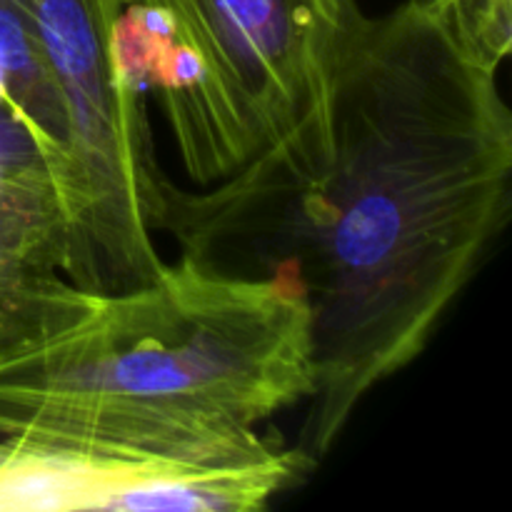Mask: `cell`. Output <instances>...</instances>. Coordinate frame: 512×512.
Wrapping results in <instances>:
<instances>
[{
    "instance_id": "cell-1",
    "label": "cell",
    "mask_w": 512,
    "mask_h": 512,
    "mask_svg": "<svg viewBox=\"0 0 512 512\" xmlns=\"http://www.w3.org/2000/svg\"><path fill=\"white\" fill-rule=\"evenodd\" d=\"M510 45L483 0H408L370 18L345 60L313 170L270 188L165 185L160 233L185 258L298 273L315 353L298 450L315 463L425 353L508 223Z\"/></svg>"
},
{
    "instance_id": "cell-2",
    "label": "cell",
    "mask_w": 512,
    "mask_h": 512,
    "mask_svg": "<svg viewBox=\"0 0 512 512\" xmlns=\"http://www.w3.org/2000/svg\"><path fill=\"white\" fill-rule=\"evenodd\" d=\"M315 390L293 265L240 275L180 255L123 293L55 270L0 280V445L218 463Z\"/></svg>"
},
{
    "instance_id": "cell-3",
    "label": "cell",
    "mask_w": 512,
    "mask_h": 512,
    "mask_svg": "<svg viewBox=\"0 0 512 512\" xmlns=\"http://www.w3.org/2000/svg\"><path fill=\"white\" fill-rule=\"evenodd\" d=\"M368 20L358 0H133L118 38L193 183L280 185L323 158L333 88Z\"/></svg>"
},
{
    "instance_id": "cell-4",
    "label": "cell",
    "mask_w": 512,
    "mask_h": 512,
    "mask_svg": "<svg viewBox=\"0 0 512 512\" xmlns=\"http://www.w3.org/2000/svg\"><path fill=\"white\" fill-rule=\"evenodd\" d=\"M63 93L70 148L58 205L60 275L95 293H123L163 270L155 235L168 178L155 160L145 90L120 55L125 0H28Z\"/></svg>"
},
{
    "instance_id": "cell-5",
    "label": "cell",
    "mask_w": 512,
    "mask_h": 512,
    "mask_svg": "<svg viewBox=\"0 0 512 512\" xmlns=\"http://www.w3.org/2000/svg\"><path fill=\"white\" fill-rule=\"evenodd\" d=\"M0 93L5 108L43 155L58 198L68 163L70 118L40 45L28 0H0Z\"/></svg>"
},
{
    "instance_id": "cell-6",
    "label": "cell",
    "mask_w": 512,
    "mask_h": 512,
    "mask_svg": "<svg viewBox=\"0 0 512 512\" xmlns=\"http://www.w3.org/2000/svg\"><path fill=\"white\" fill-rule=\"evenodd\" d=\"M63 215L53 180L30 173L0 195V280L28 270L60 273Z\"/></svg>"
}]
</instances>
